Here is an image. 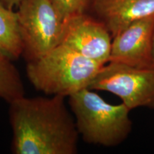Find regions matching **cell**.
Masks as SVG:
<instances>
[{
  "label": "cell",
  "instance_id": "1",
  "mask_svg": "<svg viewBox=\"0 0 154 154\" xmlns=\"http://www.w3.org/2000/svg\"><path fill=\"white\" fill-rule=\"evenodd\" d=\"M14 154H76L79 134L65 97L28 98L9 102Z\"/></svg>",
  "mask_w": 154,
  "mask_h": 154
},
{
  "label": "cell",
  "instance_id": "2",
  "mask_svg": "<svg viewBox=\"0 0 154 154\" xmlns=\"http://www.w3.org/2000/svg\"><path fill=\"white\" fill-rule=\"evenodd\" d=\"M103 66L59 44L39 59L26 62V73L37 91L68 98L89 87Z\"/></svg>",
  "mask_w": 154,
  "mask_h": 154
},
{
  "label": "cell",
  "instance_id": "3",
  "mask_svg": "<svg viewBox=\"0 0 154 154\" xmlns=\"http://www.w3.org/2000/svg\"><path fill=\"white\" fill-rule=\"evenodd\" d=\"M68 99L77 131L86 143L115 147L122 143L131 132V110L123 103L111 104L88 88Z\"/></svg>",
  "mask_w": 154,
  "mask_h": 154
},
{
  "label": "cell",
  "instance_id": "4",
  "mask_svg": "<svg viewBox=\"0 0 154 154\" xmlns=\"http://www.w3.org/2000/svg\"><path fill=\"white\" fill-rule=\"evenodd\" d=\"M17 9L22 57L26 62L39 59L60 44L63 21L51 0H20Z\"/></svg>",
  "mask_w": 154,
  "mask_h": 154
},
{
  "label": "cell",
  "instance_id": "5",
  "mask_svg": "<svg viewBox=\"0 0 154 154\" xmlns=\"http://www.w3.org/2000/svg\"><path fill=\"white\" fill-rule=\"evenodd\" d=\"M88 88L112 93L131 111L139 107L154 109V69L109 61L101 67Z\"/></svg>",
  "mask_w": 154,
  "mask_h": 154
},
{
  "label": "cell",
  "instance_id": "6",
  "mask_svg": "<svg viewBox=\"0 0 154 154\" xmlns=\"http://www.w3.org/2000/svg\"><path fill=\"white\" fill-rule=\"evenodd\" d=\"M112 39L106 27L99 20L84 13L63 21L59 44L105 65L109 61Z\"/></svg>",
  "mask_w": 154,
  "mask_h": 154
},
{
  "label": "cell",
  "instance_id": "7",
  "mask_svg": "<svg viewBox=\"0 0 154 154\" xmlns=\"http://www.w3.org/2000/svg\"><path fill=\"white\" fill-rule=\"evenodd\" d=\"M154 14L136 21L114 36L109 61L140 69H153L152 42Z\"/></svg>",
  "mask_w": 154,
  "mask_h": 154
},
{
  "label": "cell",
  "instance_id": "8",
  "mask_svg": "<svg viewBox=\"0 0 154 154\" xmlns=\"http://www.w3.org/2000/svg\"><path fill=\"white\" fill-rule=\"evenodd\" d=\"M88 11L112 38L132 23L154 14V0H91Z\"/></svg>",
  "mask_w": 154,
  "mask_h": 154
},
{
  "label": "cell",
  "instance_id": "9",
  "mask_svg": "<svg viewBox=\"0 0 154 154\" xmlns=\"http://www.w3.org/2000/svg\"><path fill=\"white\" fill-rule=\"evenodd\" d=\"M0 54L14 61L22 54V45L17 11L0 0Z\"/></svg>",
  "mask_w": 154,
  "mask_h": 154
},
{
  "label": "cell",
  "instance_id": "10",
  "mask_svg": "<svg viewBox=\"0 0 154 154\" xmlns=\"http://www.w3.org/2000/svg\"><path fill=\"white\" fill-rule=\"evenodd\" d=\"M24 86L13 61L0 54V99L7 103L24 96Z\"/></svg>",
  "mask_w": 154,
  "mask_h": 154
},
{
  "label": "cell",
  "instance_id": "11",
  "mask_svg": "<svg viewBox=\"0 0 154 154\" xmlns=\"http://www.w3.org/2000/svg\"><path fill=\"white\" fill-rule=\"evenodd\" d=\"M61 20L88 13L91 0H51Z\"/></svg>",
  "mask_w": 154,
  "mask_h": 154
},
{
  "label": "cell",
  "instance_id": "12",
  "mask_svg": "<svg viewBox=\"0 0 154 154\" xmlns=\"http://www.w3.org/2000/svg\"><path fill=\"white\" fill-rule=\"evenodd\" d=\"M1 2L7 8L13 9L14 7H18L20 0H1Z\"/></svg>",
  "mask_w": 154,
  "mask_h": 154
},
{
  "label": "cell",
  "instance_id": "13",
  "mask_svg": "<svg viewBox=\"0 0 154 154\" xmlns=\"http://www.w3.org/2000/svg\"><path fill=\"white\" fill-rule=\"evenodd\" d=\"M152 59H153V68L154 69V32L153 34V42H152Z\"/></svg>",
  "mask_w": 154,
  "mask_h": 154
}]
</instances>
